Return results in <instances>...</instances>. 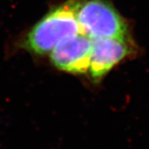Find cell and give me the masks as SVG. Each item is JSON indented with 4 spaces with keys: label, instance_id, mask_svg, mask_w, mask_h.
Returning <instances> with one entry per match:
<instances>
[{
    "label": "cell",
    "instance_id": "cell-1",
    "mask_svg": "<svg viewBox=\"0 0 149 149\" xmlns=\"http://www.w3.org/2000/svg\"><path fill=\"white\" fill-rule=\"evenodd\" d=\"M80 33L75 16V1H69L51 10L28 32L22 46L32 53L43 56L63 40Z\"/></svg>",
    "mask_w": 149,
    "mask_h": 149
},
{
    "label": "cell",
    "instance_id": "cell-2",
    "mask_svg": "<svg viewBox=\"0 0 149 149\" xmlns=\"http://www.w3.org/2000/svg\"><path fill=\"white\" fill-rule=\"evenodd\" d=\"M75 16L80 32L91 39L128 37L125 22L106 0L75 1Z\"/></svg>",
    "mask_w": 149,
    "mask_h": 149
},
{
    "label": "cell",
    "instance_id": "cell-3",
    "mask_svg": "<svg viewBox=\"0 0 149 149\" xmlns=\"http://www.w3.org/2000/svg\"><path fill=\"white\" fill-rule=\"evenodd\" d=\"M92 39L83 33L63 40L50 52L52 63L70 74H84L91 63Z\"/></svg>",
    "mask_w": 149,
    "mask_h": 149
},
{
    "label": "cell",
    "instance_id": "cell-4",
    "mask_svg": "<svg viewBox=\"0 0 149 149\" xmlns=\"http://www.w3.org/2000/svg\"><path fill=\"white\" fill-rule=\"evenodd\" d=\"M128 37L92 39L89 72L94 80H100L130 53Z\"/></svg>",
    "mask_w": 149,
    "mask_h": 149
}]
</instances>
